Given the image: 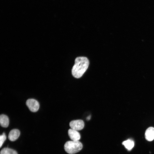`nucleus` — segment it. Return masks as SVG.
<instances>
[{"label":"nucleus","mask_w":154,"mask_h":154,"mask_svg":"<svg viewBox=\"0 0 154 154\" xmlns=\"http://www.w3.org/2000/svg\"><path fill=\"white\" fill-rule=\"evenodd\" d=\"M26 104L29 110L33 112H37L39 108L38 102L33 99H30L27 100Z\"/></svg>","instance_id":"3"},{"label":"nucleus","mask_w":154,"mask_h":154,"mask_svg":"<svg viewBox=\"0 0 154 154\" xmlns=\"http://www.w3.org/2000/svg\"><path fill=\"white\" fill-rule=\"evenodd\" d=\"M0 123L1 126L4 127H8L9 123V120L7 116L1 114L0 116Z\"/></svg>","instance_id":"8"},{"label":"nucleus","mask_w":154,"mask_h":154,"mask_svg":"<svg viewBox=\"0 0 154 154\" xmlns=\"http://www.w3.org/2000/svg\"><path fill=\"white\" fill-rule=\"evenodd\" d=\"M20 131L17 129H14L11 130L8 135V139L11 141L16 140L20 135Z\"/></svg>","instance_id":"7"},{"label":"nucleus","mask_w":154,"mask_h":154,"mask_svg":"<svg viewBox=\"0 0 154 154\" xmlns=\"http://www.w3.org/2000/svg\"><path fill=\"white\" fill-rule=\"evenodd\" d=\"M0 154H18L15 150L9 148H5L0 151Z\"/></svg>","instance_id":"10"},{"label":"nucleus","mask_w":154,"mask_h":154,"mask_svg":"<svg viewBox=\"0 0 154 154\" xmlns=\"http://www.w3.org/2000/svg\"><path fill=\"white\" fill-rule=\"evenodd\" d=\"M82 147V144L80 141L72 140L66 142L64 147L67 153L69 154H74L80 151Z\"/></svg>","instance_id":"2"},{"label":"nucleus","mask_w":154,"mask_h":154,"mask_svg":"<svg viewBox=\"0 0 154 154\" xmlns=\"http://www.w3.org/2000/svg\"><path fill=\"white\" fill-rule=\"evenodd\" d=\"M89 63V60L86 57L76 58L72 70L73 76L76 78H80L87 70Z\"/></svg>","instance_id":"1"},{"label":"nucleus","mask_w":154,"mask_h":154,"mask_svg":"<svg viewBox=\"0 0 154 154\" xmlns=\"http://www.w3.org/2000/svg\"><path fill=\"white\" fill-rule=\"evenodd\" d=\"M68 133L72 141H79L80 138V134L77 131L71 128L68 130Z\"/></svg>","instance_id":"5"},{"label":"nucleus","mask_w":154,"mask_h":154,"mask_svg":"<svg viewBox=\"0 0 154 154\" xmlns=\"http://www.w3.org/2000/svg\"><path fill=\"white\" fill-rule=\"evenodd\" d=\"M6 139V136L5 133L0 136V147H1L3 145L4 141Z\"/></svg>","instance_id":"11"},{"label":"nucleus","mask_w":154,"mask_h":154,"mask_svg":"<svg viewBox=\"0 0 154 154\" xmlns=\"http://www.w3.org/2000/svg\"><path fill=\"white\" fill-rule=\"evenodd\" d=\"M125 148L128 150H130L133 147L134 143L133 141L130 139L124 141L122 143Z\"/></svg>","instance_id":"9"},{"label":"nucleus","mask_w":154,"mask_h":154,"mask_svg":"<svg viewBox=\"0 0 154 154\" xmlns=\"http://www.w3.org/2000/svg\"><path fill=\"white\" fill-rule=\"evenodd\" d=\"M145 135L147 141H153L154 139V128L151 127L148 128L145 131Z\"/></svg>","instance_id":"6"},{"label":"nucleus","mask_w":154,"mask_h":154,"mask_svg":"<svg viewBox=\"0 0 154 154\" xmlns=\"http://www.w3.org/2000/svg\"><path fill=\"white\" fill-rule=\"evenodd\" d=\"M84 121L81 119L72 121L69 123L71 129L77 131L82 129L84 127Z\"/></svg>","instance_id":"4"},{"label":"nucleus","mask_w":154,"mask_h":154,"mask_svg":"<svg viewBox=\"0 0 154 154\" xmlns=\"http://www.w3.org/2000/svg\"><path fill=\"white\" fill-rule=\"evenodd\" d=\"M91 116H88L87 117V118H86V119L87 120H89L90 118H91Z\"/></svg>","instance_id":"12"}]
</instances>
